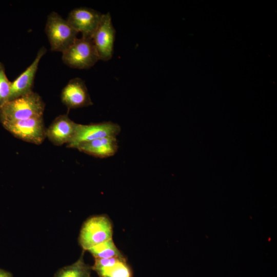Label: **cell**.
Masks as SVG:
<instances>
[{
    "instance_id": "7",
    "label": "cell",
    "mask_w": 277,
    "mask_h": 277,
    "mask_svg": "<svg viewBox=\"0 0 277 277\" xmlns=\"http://www.w3.org/2000/svg\"><path fill=\"white\" fill-rule=\"evenodd\" d=\"M116 31L109 12L103 14L92 40L100 60L107 61L113 56Z\"/></svg>"
},
{
    "instance_id": "3",
    "label": "cell",
    "mask_w": 277,
    "mask_h": 277,
    "mask_svg": "<svg viewBox=\"0 0 277 277\" xmlns=\"http://www.w3.org/2000/svg\"><path fill=\"white\" fill-rule=\"evenodd\" d=\"M62 53L63 63L72 68L89 69L100 60L92 38H77Z\"/></svg>"
},
{
    "instance_id": "17",
    "label": "cell",
    "mask_w": 277,
    "mask_h": 277,
    "mask_svg": "<svg viewBox=\"0 0 277 277\" xmlns=\"http://www.w3.org/2000/svg\"><path fill=\"white\" fill-rule=\"evenodd\" d=\"M0 277H13V275L11 272L0 269Z\"/></svg>"
},
{
    "instance_id": "14",
    "label": "cell",
    "mask_w": 277,
    "mask_h": 277,
    "mask_svg": "<svg viewBox=\"0 0 277 277\" xmlns=\"http://www.w3.org/2000/svg\"><path fill=\"white\" fill-rule=\"evenodd\" d=\"M91 267L86 264L83 253L73 264L60 268L53 277H90Z\"/></svg>"
},
{
    "instance_id": "15",
    "label": "cell",
    "mask_w": 277,
    "mask_h": 277,
    "mask_svg": "<svg viewBox=\"0 0 277 277\" xmlns=\"http://www.w3.org/2000/svg\"><path fill=\"white\" fill-rule=\"evenodd\" d=\"M88 251L94 259H109L123 255L112 239L93 246Z\"/></svg>"
},
{
    "instance_id": "12",
    "label": "cell",
    "mask_w": 277,
    "mask_h": 277,
    "mask_svg": "<svg viewBox=\"0 0 277 277\" xmlns=\"http://www.w3.org/2000/svg\"><path fill=\"white\" fill-rule=\"evenodd\" d=\"M91 269L99 277H132V270L123 255L109 259H95Z\"/></svg>"
},
{
    "instance_id": "13",
    "label": "cell",
    "mask_w": 277,
    "mask_h": 277,
    "mask_svg": "<svg viewBox=\"0 0 277 277\" xmlns=\"http://www.w3.org/2000/svg\"><path fill=\"white\" fill-rule=\"evenodd\" d=\"M118 148L116 137L109 136L80 144L76 149L100 158L114 155Z\"/></svg>"
},
{
    "instance_id": "6",
    "label": "cell",
    "mask_w": 277,
    "mask_h": 277,
    "mask_svg": "<svg viewBox=\"0 0 277 277\" xmlns=\"http://www.w3.org/2000/svg\"><path fill=\"white\" fill-rule=\"evenodd\" d=\"M120 126L111 122L89 125L77 124L73 137L67 147L76 148L81 144L109 136L116 137L121 132Z\"/></svg>"
},
{
    "instance_id": "1",
    "label": "cell",
    "mask_w": 277,
    "mask_h": 277,
    "mask_svg": "<svg viewBox=\"0 0 277 277\" xmlns=\"http://www.w3.org/2000/svg\"><path fill=\"white\" fill-rule=\"evenodd\" d=\"M45 104L37 93L32 92L9 101L0 108L2 124L43 116Z\"/></svg>"
},
{
    "instance_id": "8",
    "label": "cell",
    "mask_w": 277,
    "mask_h": 277,
    "mask_svg": "<svg viewBox=\"0 0 277 277\" xmlns=\"http://www.w3.org/2000/svg\"><path fill=\"white\" fill-rule=\"evenodd\" d=\"M103 15L94 9L80 7L72 10L66 19L78 33H82V37L92 38Z\"/></svg>"
},
{
    "instance_id": "11",
    "label": "cell",
    "mask_w": 277,
    "mask_h": 277,
    "mask_svg": "<svg viewBox=\"0 0 277 277\" xmlns=\"http://www.w3.org/2000/svg\"><path fill=\"white\" fill-rule=\"evenodd\" d=\"M77 124L68 114L60 115L46 129V137L55 146L67 144L74 136Z\"/></svg>"
},
{
    "instance_id": "2",
    "label": "cell",
    "mask_w": 277,
    "mask_h": 277,
    "mask_svg": "<svg viewBox=\"0 0 277 277\" xmlns=\"http://www.w3.org/2000/svg\"><path fill=\"white\" fill-rule=\"evenodd\" d=\"M45 31L51 50L62 53L72 45L78 33L66 19L55 11L47 16Z\"/></svg>"
},
{
    "instance_id": "5",
    "label": "cell",
    "mask_w": 277,
    "mask_h": 277,
    "mask_svg": "<svg viewBox=\"0 0 277 277\" xmlns=\"http://www.w3.org/2000/svg\"><path fill=\"white\" fill-rule=\"evenodd\" d=\"M16 137L34 144H41L46 137L43 116L2 124Z\"/></svg>"
},
{
    "instance_id": "16",
    "label": "cell",
    "mask_w": 277,
    "mask_h": 277,
    "mask_svg": "<svg viewBox=\"0 0 277 277\" xmlns=\"http://www.w3.org/2000/svg\"><path fill=\"white\" fill-rule=\"evenodd\" d=\"M11 84L6 74L5 67L0 62V108L9 101Z\"/></svg>"
},
{
    "instance_id": "10",
    "label": "cell",
    "mask_w": 277,
    "mask_h": 277,
    "mask_svg": "<svg viewBox=\"0 0 277 277\" xmlns=\"http://www.w3.org/2000/svg\"><path fill=\"white\" fill-rule=\"evenodd\" d=\"M46 52V48L44 46L42 47L38 51L36 57L32 63L11 82L9 101L28 94L33 91L34 81L39 62Z\"/></svg>"
},
{
    "instance_id": "4",
    "label": "cell",
    "mask_w": 277,
    "mask_h": 277,
    "mask_svg": "<svg viewBox=\"0 0 277 277\" xmlns=\"http://www.w3.org/2000/svg\"><path fill=\"white\" fill-rule=\"evenodd\" d=\"M112 226L106 215H99L88 218L82 225L78 242L84 250L112 239Z\"/></svg>"
},
{
    "instance_id": "9",
    "label": "cell",
    "mask_w": 277,
    "mask_h": 277,
    "mask_svg": "<svg viewBox=\"0 0 277 277\" xmlns=\"http://www.w3.org/2000/svg\"><path fill=\"white\" fill-rule=\"evenodd\" d=\"M62 103L68 109L93 105L85 82L79 77L71 79L62 90Z\"/></svg>"
}]
</instances>
